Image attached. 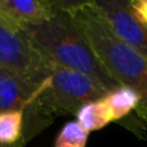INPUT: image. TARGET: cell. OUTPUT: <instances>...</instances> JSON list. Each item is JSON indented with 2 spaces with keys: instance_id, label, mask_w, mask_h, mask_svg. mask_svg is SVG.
Here are the masks:
<instances>
[{
  "instance_id": "13",
  "label": "cell",
  "mask_w": 147,
  "mask_h": 147,
  "mask_svg": "<svg viewBox=\"0 0 147 147\" xmlns=\"http://www.w3.org/2000/svg\"><path fill=\"white\" fill-rule=\"evenodd\" d=\"M23 146H25L23 141H20V142H17V143H13V145H5V143L0 142V147H23Z\"/></svg>"
},
{
  "instance_id": "3",
  "label": "cell",
  "mask_w": 147,
  "mask_h": 147,
  "mask_svg": "<svg viewBox=\"0 0 147 147\" xmlns=\"http://www.w3.org/2000/svg\"><path fill=\"white\" fill-rule=\"evenodd\" d=\"M49 78L51 63L30 72L0 67V112L21 111L23 114L22 140L25 145L47 129L57 117L47 98Z\"/></svg>"
},
{
  "instance_id": "1",
  "label": "cell",
  "mask_w": 147,
  "mask_h": 147,
  "mask_svg": "<svg viewBox=\"0 0 147 147\" xmlns=\"http://www.w3.org/2000/svg\"><path fill=\"white\" fill-rule=\"evenodd\" d=\"M84 32L92 51L119 86L136 90L141 97L137 115L147 123V57L120 40L93 1H62Z\"/></svg>"
},
{
  "instance_id": "5",
  "label": "cell",
  "mask_w": 147,
  "mask_h": 147,
  "mask_svg": "<svg viewBox=\"0 0 147 147\" xmlns=\"http://www.w3.org/2000/svg\"><path fill=\"white\" fill-rule=\"evenodd\" d=\"M30 43L25 28L0 13V67L18 72H30L48 66Z\"/></svg>"
},
{
  "instance_id": "9",
  "label": "cell",
  "mask_w": 147,
  "mask_h": 147,
  "mask_svg": "<svg viewBox=\"0 0 147 147\" xmlns=\"http://www.w3.org/2000/svg\"><path fill=\"white\" fill-rule=\"evenodd\" d=\"M76 121L84 128L88 133L93 132V130H98L109 125L112 123L111 116H110L107 107L105 106L103 101L98 99V101L86 103L83 106L79 112L76 114Z\"/></svg>"
},
{
  "instance_id": "7",
  "label": "cell",
  "mask_w": 147,
  "mask_h": 147,
  "mask_svg": "<svg viewBox=\"0 0 147 147\" xmlns=\"http://www.w3.org/2000/svg\"><path fill=\"white\" fill-rule=\"evenodd\" d=\"M56 10V0H0V13L21 27L39 25Z\"/></svg>"
},
{
  "instance_id": "11",
  "label": "cell",
  "mask_w": 147,
  "mask_h": 147,
  "mask_svg": "<svg viewBox=\"0 0 147 147\" xmlns=\"http://www.w3.org/2000/svg\"><path fill=\"white\" fill-rule=\"evenodd\" d=\"M89 133L78 121H69L58 133L54 147H85Z\"/></svg>"
},
{
  "instance_id": "6",
  "label": "cell",
  "mask_w": 147,
  "mask_h": 147,
  "mask_svg": "<svg viewBox=\"0 0 147 147\" xmlns=\"http://www.w3.org/2000/svg\"><path fill=\"white\" fill-rule=\"evenodd\" d=\"M93 5L120 40L147 57V26L134 13L129 1L93 0Z\"/></svg>"
},
{
  "instance_id": "10",
  "label": "cell",
  "mask_w": 147,
  "mask_h": 147,
  "mask_svg": "<svg viewBox=\"0 0 147 147\" xmlns=\"http://www.w3.org/2000/svg\"><path fill=\"white\" fill-rule=\"evenodd\" d=\"M23 114L21 111L0 112V142L13 145L22 140Z\"/></svg>"
},
{
  "instance_id": "4",
  "label": "cell",
  "mask_w": 147,
  "mask_h": 147,
  "mask_svg": "<svg viewBox=\"0 0 147 147\" xmlns=\"http://www.w3.org/2000/svg\"><path fill=\"white\" fill-rule=\"evenodd\" d=\"M109 92V89L92 76L51 63V78L47 96L57 116H76L83 106L103 98Z\"/></svg>"
},
{
  "instance_id": "2",
  "label": "cell",
  "mask_w": 147,
  "mask_h": 147,
  "mask_svg": "<svg viewBox=\"0 0 147 147\" xmlns=\"http://www.w3.org/2000/svg\"><path fill=\"white\" fill-rule=\"evenodd\" d=\"M56 3L57 10L51 18L23 27L32 48L47 62L92 76L110 92L119 88L92 51L71 12L62 1Z\"/></svg>"
},
{
  "instance_id": "8",
  "label": "cell",
  "mask_w": 147,
  "mask_h": 147,
  "mask_svg": "<svg viewBox=\"0 0 147 147\" xmlns=\"http://www.w3.org/2000/svg\"><path fill=\"white\" fill-rule=\"evenodd\" d=\"M105 106L107 107L112 121L123 119L130 111L140 106L141 97L136 90L127 86H119L114 90L109 92L102 98Z\"/></svg>"
},
{
  "instance_id": "12",
  "label": "cell",
  "mask_w": 147,
  "mask_h": 147,
  "mask_svg": "<svg viewBox=\"0 0 147 147\" xmlns=\"http://www.w3.org/2000/svg\"><path fill=\"white\" fill-rule=\"evenodd\" d=\"M132 9L147 26V0H132L129 1Z\"/></svg>"
}]
</instances>
